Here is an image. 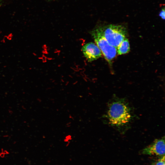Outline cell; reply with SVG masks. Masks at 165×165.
<instances>
[{
  "label": "cell",
  "mask_w": 165,
  "mask_h": 165,
  "mask_svg": "<svg viewBox=\"0 0 165 165\" xmlns=\"http://www.w3.org/2000/svg\"><path fill=\"white\" fill-rule=\"evenodd\" d=\"M107 116L109 123L116 126H122L127 123L131 119L128 105L121 100H114L110 104Z\"/></svg>",
  "instance_id": "6da1fadb"
},
{
  "label": "cell",
  "mask_w": 165,
  "mask_h": 165,
  "mask_svg": "<svg viewBox=\"0 0 165 165\" xmlns=\"http://www.w3.org/2000/svg\"><path fill=\"white\" fill-rule=\"evenodd\" d=\"M98 27L108 43L116 48L126 38L127 30L122 25L110 24Z\"/></svg>",
  "instance_id": "7a4b0ae2"
},
{
  "label": "cell",
  "mask_w": 165,
  "mask_h": 165,
  "mask_svg": "<svg viewBox=\"0 0 165 165\" xmlns=\"http://www.w3.org/2000/svg\"><path fill=\"white\" fill-rule=\"evenodd\" d=\"M90 34L105 59L108 63H111L116 55L117 48L108 43L98 27L93 30L90 32Z\"/></svg>",
  "instance_id": "3957f363"
},
{
  "label": "cell",
  "mask_w": 165,
  "mask_h": 165,
  "mask_svg": "<svg viewBox=\"0 0 165 165\" xmlns=\"http://www.w3.org/2000/svg\"><path fill=\"white\" fill-rule=\"evenodd\" d=\"M165 140L163 137L155 140L152 143L144 148L141 152L143 154L161 157L165 156Z\"/></svg>",
  "instance_id": "277c9868"
},
{
  "label": "cell",
  "mask_w": 165,
  "mask_h": 165,
  "mask_svg": "<svg viewBox=\"0 0 165 165\" xmlns=\"http://www.w3.org/2000/svg\"><path fill=\"white\" fill-rule=\"evenodd\" d=\"M82 50L85 57L88 62H91L101 57L102 52L97 45L92 42L85 44Z\"/></svg>",
  "instance_id": "5b68a950"
},
{
  "label": "cell",
  "mask_w": 165,
  "mask_h": 165,
  "mask_svg": "<svg viewBox=\"0 0 165 165\" xmlns=\"http://www.w3.org/2000/svg\"><path fill=\"white\" fill-rule=\"evenodd\" d=\"M117 53L122 55L127 53L130 50V44L128 39L126 38L123 40L117 48Z\"/></svg>",
  "instance_id": "8992f818"
},
{
  "label": "cell",
  "mask_w": 165,
  "mask_h": 165,
  "mask_svg": "<svg viewBox=\"0 0 165 165\" xmlns=\"http://www.w3.org/2000/svg\"><path fill=\"white\" fill-rule=\"evenodd\" d=\"M165 156L160 157L156 161L153 162L152 165H165Z\"/></svg>",
  "instance_id": "52a82bcc"
},
{
  "label": "cell",
  "mask_w": 165,
  "mask_h": 165,
  "mask_svg": "<svg viewBox=\"0 0 165 165\" xmlns=\"http://www.w3.org/2000/svg\"><path fill=\"white\" fill-rule=\"evenodd\" d=\"M159 15L161 18L163 20H164L165 19V9L164 8H163L160 11Z\"/></svg>",
  "instance_id": "ba28073f"
},
{
  "label": "cell",
  "mask_w": 165,
  "mask_h": 165,
  "mask_svg": "<svg viewBox=\"0 0 165 165\" xmlns=\"http://www.w3.org/2000/svg\"><path fill=\"white\" fill-rule=\"evenodd\" d=\"M3 1H4V0H0V6L2 4V3Z\"/></svg>",
  "instance_id": "9c48e42d"
}]
</instances>
